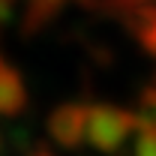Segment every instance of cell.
<instances>
[{
	"label": "cell",
	"instance_id": "cell-1",
	"mask_svg": "<svg viewBox=\"0 0 156 156\" xmlns=\"http://www.w3.org/2000/svg\"><path fill=\"white\" fill-rule=\"evenodd\" d=\"M129 126H132V120L126 114H117L111 108H96V111L87 114L84 132H87V138H90L96 147H117V144L126 138Z\"/></svg>",
	"mask_w": 156,
	"mask_h": 156
},
{
	"label": "cell",
	"instance_id": "cell-2",
	"mask_svg": "<svg viewBox=\"0 0 156 156\" xmlns=\"http://www.w3.org/2000/svg\"><path fill=\"white\" fill-rule=\"evenodd\" d=\"M135 156H156V135H144L135 147Z\"/></svg>",
	"mask_w": 156,
	"mask_h": 156
}]
</instances>
